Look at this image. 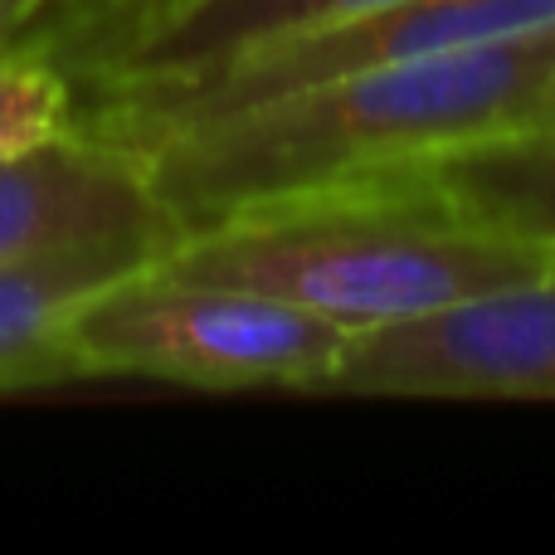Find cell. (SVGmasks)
Here are the masks:
<instances>
[{
  "label": "cell",
  "mask_w": 555,
  "mask_h": 555,
  "mask_svg": "<svg viewBox=\"0 0 555 555\" xmlns=\"http://www.w3.org/2000/svg\"><path fill=\"white\" fill-rule=\"evenodd\" d=\"M555 88V29L356 74L263 98L142 146L181 230L283 195L429 166L459 146L517 132Z\"/></svg>",
  "instance_id": "6da1fadb"
},
{
  "label": "cell",
  "mask_w": 555,
  "mask_h": 555,
  "mask_svg": "<svg viewBox=\"0 0 555 555\" xmlns=\"http://www.w3.org/2000/svg\"><path fill=\"white\" fill-rule=\"evenodd\" d=\"M424 171L502 234L555 249V127H517L429 162Z\"/></svg>",
  "instance_id": "9c48e42d"
},
{
  "label": "cell",
  "mask_w": 555,
  "mask_h": 555,
  "mask_svg": "<svg viewBox=\"0 0 555 555\" xmlns=\"http://www.w3.org/2000/svg\"><path fill=\"white\" fill-rule=\"evenodd\" d=\"M351 336L307 307L176 278L162 263L98 287L68 317L83 380H162L191 390L322 395Z\"/></svg>",
  "instance_id": "3957f363"
},
{
  "label": "cell",
  "mask_w": 555,
  "mask_h": 555,
  "mask_svg": "<svg viewBox=\"0 0 555 555\" xmlns=\"http://www.w3.org/2000/svg\"><path fill=\"white\" fill-rule=\"evenodd\" d=\"M375 5H390V0H185L113 74L78 88L74 98L103 93V88H127V83L191 78V74L224 64V59L244 54V49L278 44V39H293V35H307V29L336 25V20L365 15Z\"/></svg>",
  "instance_id": "ba28073f"
},
{
  "label": "cell",
  "mask_w": 555,
  "mask_h": 555,
  "mask_svg": "<svg viewBox=\"0 0 555 555\" xmlns=\"http://www.w3.org/2000/svg\"><path fill=\"white\" fill-rule=\"evenodd\" d=\"M181 5L185 0H54L5 44L44 54L49 64L64 68V78L78 93L103 74H113Z\"/></svg>",
  "instance_id": "30bf717a"
},
{
  "label": "cell",
  "mask_w": 555,
  "mask_h": 555,
  "mask_svg": "<svg viewBox=\"0 0 555 555\" xmlns=\"http://www.w3.org/2000/svg\"><path fill=\"white\" fill-rule=\"evenodd\" d=\"M185 240L132 146L68 127L0 162V269L83 249H127L162 263Z\"/></svg>",
  "instance_id": "8992f818"
},
{
  "label": "cell",
  "mask_w": 555,
  "mask_h": 555,
  "mask_svg": "<svg viewBox=\"0 0 555 555\" xmlns=\"http://www.w3.org/2000/svg\"><path fill=\"white\" fill-rule=\"evenodd\" d=\"M152 263L127 249H83L0 269V395L83 380L68 346V317L98 287Z\"/></svg>",
  "instance_id": "52a82bcc"
},
{
  "label": "cell",
  "mask_w": 555,
  "mask_h": 555,
  "mask_svg": "<svg viewBox=\"0 0 555 555\" xmlns=\"http://www.w3.org/2000/svg\"><path fill=\"white\" fill-rule=\"evenodd\" d=\"M49 5H54V0H0V44H5L10 35H20V29Z\"/></svg>",
  "instance_id": "7c38bea8"
},
{
  "label": "cell",
  "mask_w": 555,
  "mask_h": 555,
  "mask_svg": "<svg viewBox=\"0 0 555 555\" xmlns=\"http://www.w3.org/2000/svg\"><path fill=\"white\" fill-rule=\"evenodd\" d=\"M322 395L555 400V263L488 297L356 332Z\"/></svg>",
  "instance_id": "5b68a950"
},
{
  "label": "cell",
  "mask_w": 555,
  "mask_h": 555,
  "mask_svg": "<svg viewBox=\"0 0 555 555\" xmlns=\"http://www.w3.org/2000/svg\"><path fill=\"white\" fill-rule=\"evenodd\" d=\"M551 263L555 249L473 220L414 166L234 210L185 234L162 269L375 332L527 283Z\"/></svg>",
  "instance_id": "7a4b0ae2"
},
{
  "label": "cell",
  "mask_w": 555,
  "mask_h": 555,
  "mask_svg": "<svg viewBox=\"0 0 555 555\" xmlns=\"http://www.w3.org/2000/svg\"><path fill=\"white\" fill-rule=\"evenodd\" d=\"M541 122H546V127H555V88H551L546 107H541V117H537V122H531V127H541Z\"/></svg>",
  "instance_id": "4fadbf2b"
},
{
  "label": "cell",
  "mask_w": 555,
  "mask_h": 555,
  "mask_svg": "<svg viewBox=\"0 0 555 555\" xmlns=\"http://www.w3.org/2000/svg\"><path fill=\"white\" fill-rule=\"evenodd\" d=\"M546 29H555V0H390L365 15L278 39V44L244 49L191 78L83 93L74 107V127L142 152L166 132L240 113L293 88L356 74V68L502 44V39L546 35Z\"/></svg>",
  "instance_id": "277c9868"
},
{
  "label": "cell",
  "mask_w": 555,
  "mask_h": 555,
  "mask_svg": "<svg viewBox=\"0 0 555 555\" xmlns=\"http://www.w3.org/2000/svg\"><path fill=\"white\" fill-rule=\"evenodd\" d=\"M74 83L35 49L0 44V162L25 156L74 127Z\"/></svg>",
  "instance_id": "8fae6325"
}]
</instances>
